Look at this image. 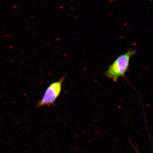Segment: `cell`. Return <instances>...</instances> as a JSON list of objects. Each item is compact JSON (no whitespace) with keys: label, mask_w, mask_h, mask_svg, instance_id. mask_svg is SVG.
<instances>
[{"label":"cell","mask_w":153,"mask_h":153,"mask_svg":"<svg viewBox=\"0 0 153 153\" xmlns=\"http://www.w3.org/2000/svg\"><path fill=\"white\" fill-rule=\"evenodd\" d=\"M136 53L135 50L129 49L127 53L120 55L108 67L105 72V76L114 82L117 81L120 77H125L126 72L128 69L130 59Z\"/></svg>","instance_id":"6da1fadb"},{"label":"cell","mask_w":153,"mask_h":153,"mask_svg":"<svg viewBox=\"0 0 153 153\" xmlns=\"http://www.w3.org/2000/svg\"><path fill=\"white\" fill-rule=\"evenodd\" d=\"M65 78V75L63 76L58 81L53 82L48 86L42 98L38 102L37 108L55 105V101L62 91V84Z\"/></svg>","instance_id":"7a4b0ae2"}]
</instances>
